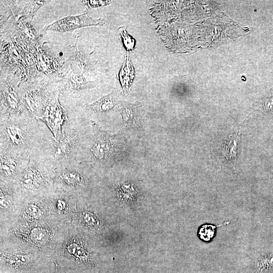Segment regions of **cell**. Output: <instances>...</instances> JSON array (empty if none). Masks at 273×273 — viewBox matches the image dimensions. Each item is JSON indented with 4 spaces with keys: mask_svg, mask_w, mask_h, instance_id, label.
Returning a JSON list of instances; mask_svg holds the SVG:
<instances>
[{
    "mask_svg": "<svg viewBox=\"0 0 273 273\" xmlns=\"http://www.w3.org/2000/svg\"><path fill=\"white\" fill-rule=\"evenodd\" d=\"M37 165L33 162L30 161L24 169L22 175V182L25 187L35 186L39 182L41 174Z\"/></svg>",
    "mask_w": 273,
    "mask_h": 273,
    "instance_id": "7",
    "label": "cell"
},
{
    "mask_svg": "<svg viewBox=\"0 0 273 273\" xmlns=\"http://www.w3.org/2000/svg\"><path fill=\"white\" fill-rule=\"evenodd\" d=\"M85 220L86 223L90 225L95 226L99 224V221L96 216L89 212H86L84 214Z\"/></svg>",
    "mask_w": 273,
    "mask_h": 273,
    "instance_id": "20",
    "label": "cell"
},
{
    "mask_svg": "<svg viewBox=\"0 0 273 273\" xmlns=\"http://www.w3.org/2000/svg\"><path fill=\"white\" fill-rule=\"evenodd\" d=\"M58 96V94L56 93L47 105L42 114L37 117L50 129L55 141H59L63 138L62 125L64 121L67 120L66 111L59 104Z\"/></svg>",
    "mask_w": 273,
    "mask_h": 273,
    "instance_id": "2",
    "label": "cell"
},
{
    "mask_svg": "<svg viewBox=\"0 0 273 273\" xmlns=\"http://www.w3.org/2000/svg\"><path fill=\"white\" fill-rule=\"evenodd\" d=\"M116 99L117 92L114 90L94 103L86 105V107L96 112H108L114 108L119 107V101H117Z\"/></svg>",
    "mask_w": 273,
    "mask_h": 273,
    "instance_id": "6",
    "label": "cell"
},
{
    "mask_svg": "<svg viewBox=\"0 0 273 273\" xmlns=\"http://www.w3.org/2000/svg\"><path fill=\"white\" fill-rule=\"evenodd\" d=\"M133 68L128 56L126 62L122 66L119 75V80L124 94H128V88L132 82L133 77Z\"/></svg>",
    "mask_w": 273,
    "mask_h": 273,
    "instance_id": "11",
    "label": "cell"
},
{
    "mask_svg": "<svg viewBox=\"0 0 273 273\" xmlns=\"http://www.w3.org/2000/svg\"><path fill=\"white\" fill-rule=\"evenodd\" d=\"M102 19H93L86 12L79 15L69 16L58 20L44 27L46 30L56 31L60 32L72 31L81 27L94 25H103Z\"/></svg>",
    "mask_w": 273,
    "mask_h": 273,
    "instance_id": "3",
    "label": "cell"
},
{
    "mask_svg": "<svg viewBox=\"0 0 273 273\" xmlns=\"http://www.w3.org/2000/svg\"><path fill=\"white\" fill-rule=\"evenodd\" d=\"M18 159L10 154L1 155V171L6 175L11 176L16 171L19 165Z\"/></svg>",
    "mask_w": 273,
    "mask_h": 273,
    "instance_id": "10",
    "label": "cell"
},
{
    "mask_svg": "<svg viewBox=\"0 0 273 273\" xmlns=\"http://www.w3.org/2000/svg\"><path fill=\"white\" fill-rule=\"evenodd\" d=\"M95 133L90 152L95 159L104 165H111L120 159L125 147V140L120 134H112L94 123Z\"/></svg>",
    "mask_w": 273,
    "mask_h": 273,
    "instance_id": "1",
    "label": "cell"
},
{
    "mask_svg": "<svg viewBox=\"0 0 273 273\" xmlns=\"http://www.w3.org/2000/svg\"><path fill=\"white\" fill-rule=\"evenodd\" d=\"M118 106L121 110V114L125 128L138 129L142 126L141 108L140 102L133 103L119 101Z\"/></svg>",
    "mask_w": 273,
    "mask_h": 273,
    "instance_id": "4",
    "label": "cell"
},
{
    "mask_svg": "<svg viewBox=\"0 0 273 273\" xmlns=\"http://www.w3.org/2000/svg\"><path fill=\"white\" fill-rule=\"evenodd\" d=\"M74 141L71 136H63L61 140L55 141L53 150L55 158L58 159L67 158L71 152Z\"/></svg>",
    "mask_w": 273,
    "mask_h": 273,
    "instance_id": "9",
    "label": "cell"
},
{
    "mask_svg": "<svg viewBox=\"0 0 273 273\" xmlns=\"http://www.w3.org/2000/svg\"><path fill=\"white\" fill-rule=\"evenodd\" d=\"M117 195L120 201L126 204H131L137 200L139 192L136 187L129 183L126 182L118 187Z\"/></svg>",
    "mask_w": 273,
    "mask_h": 273,
    "instance_id": "8",
    "label": "cell"
},
{
    "mask_svg": "<svg viewBox=\"0 0 273 273\" xmlns=\"http://www.w3.org/2000/svg\"><path fill=\"white\" fill-rule=\"evenodd\" d=\"M55 267H56V270H55V273H56V272H57V266H58V265H57L56 262H55Z\"/></svg>",
    "mask_w": 273,
    "mask_h": 273,
    "instance_id": "21",
    "label": "cell"
},
{
    "mask_svg": "<svg viewBox=\"0 0 273 273\" xmlns=\"http://www.w3.org/2000/svg\"><path fill=\"white\" fill-rule=\"evenodd\" d=\"M82 4L87 8H97L103 6H106L110 3V1H82Z\"/></svg>",
    "mask_w": 273,
    "mask_h": 273,
    "instance_id": "19",
    "label": "cell"
},
{
    "mask_svg": "<svg viewBox=\"0 0 273 273\" xmlns=\"http://www.w3.org/2000/svg\"><path fill=\"white\" fill-rule=\"evenodd\" d=\"M1 135L10 147L22 148L26 142V130L22 126L14 122H8L1 126Z\"/></svg>",
    "mask_w": 273,
    "mask_h": 273,
    "instance_id": "5",
    "label": "cell"
},
{
    "mask_svg": "<svg viewBox=\"0 0 273 273\" xmlns=\"http://www.w3.org/2000/svg\"><path fill=\"white\" fill-rule=\"evenodd\" d=\"M4 259L10 265L13 267H22L26 265L31 260L28 256L21 255H4Z\"/></svg>",
    "mask_w": 273,
    "mask_h": 273,
    "instance_id": "14",
    "label": "cell"
},
{
    "mask_svg": "<svg viewBox=\"0 0 273 273\" xmlns=\"http://www.w3.org/2000/svg\"><path fill=\"white\" fill-rule=\"evenodd\" d=\"M70 89L73 90H79L94 87L95 84L86 80L81 74H75L70 77L68 81Z\"/></svg>",
    "mask_w": 273,
    "mask_h": 273,
    "instance_id": "12",
    "label": "cell"
},
{
    "mask_svg": "<svg viewBox=\"0 0 273 273\" xmlns=\"http://www.w3.org/2000/svg\"><path fill=\"white\" fill-rule=\"evenodd\" d=\"M216 226L211 224H205L201 226L198 234L200 238L204 241H210L214 235Z\"/></svg>",
    "mask_w": 273,
    "mask_h": 273,
    "instance_id": "17",
    "label": "cell"
},
{
    "mask_svg": "<svg viewBox=\"0 0 273 273\" xmlns=\"http://www.w3.org/2000/svg\"><path fill=\"white\" fill-rule=\"evenodd\" d=\"M119 30L121 35L123 38V40L124 43V45L127 50H132L134 47L133 40L130 36L127 34L125 30H123V28H119Z\"/></svg>",
    "mask_w": 273,
    "mask_h": 273,
    "instance_id": "18",
    "label": "cell"
},
{
    "mask_svg": "<svg viewBox=\"0 0 273 273\" xmlns=\"http://www.w3.org/2000/svg\"><path fill=\"white\" fill-rule=\"evenodd\" d=\"M60 177L65 183L72 186L78 185L82 179L81 175L79 172L71 169L63 171Z\"/></svg>",
    "mask_w": 273,
    "mask_h": 273,
    "instance_id": "15",
    "label": "cell"
},
{
    "mask_svg": "<svg viewBox=\"0 0 273 273\" xmlns=\"http://www.w3.org/2000/svg\"><path fill=\"white\" fill-rule=\"evenodd\" d=\"M238 151L237 144L234 138L231 136L223 145L222 153L227 162H234Z\"/></svg>",
    "mask_w": 273,
    "mask_h": 273,
    "instance_id": "13",
    "label": "cell"
},
{
    "mask_svg": "<svg viewBox=\"0 0 273 273\" xmlns=\"http://www.w3.org/2000/svg\"><path fill=\"white\" fill-rule=\"evenodd\" d=\"M5 102L8 109L12 112L19 111V99L14 90L9 89L5 94Z\"/></svg>",
    "mask_w": 273,
    "mask_h": 273,
    "instance_id": "16",
    "label": "cell"
}]
</instances>
